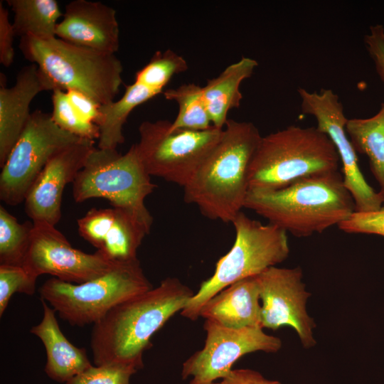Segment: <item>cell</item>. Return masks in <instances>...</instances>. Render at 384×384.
<instances>
[{
	"mask_svg": "<svg viewBox=\"0 0 384 384\" xmlns=\"http://www.w3.org/2000/svg\"><path fill=\"white\" fill-rule=\"evenodd\" d=\"M193 291L176 277L111 309L93 324L90 346L95 366H144L143 353L151 338L175 314L181 311Z\"/></svg>",
	"mask_w": 384,
	"mask_h": 384,
	"instance_id": "6da1fadb",
	"label": "cell"
},
{
	"mask_svg": "<svg viewBox=\"0 0 384 384\" xmlns=\"http://www.w3.org/2000/svg\"><path fill=\"white\" fill-rule=\"evenodd\" d=\"M261 138L253 123L228 119L221 138L183 187L185 202L210 219L232 223L244 208L248 169Z\"/></svg>",
	"mask_w": 384,
	"mask_h": 384,
	"instance_id": "7a4b0ae2",
	"label": "cell"
},
{
	"mask_svg": "<svg viewBox=\"0 0 384 384\" xmlns=\"http://www.w3.org/2000/svg\"><path fill=\"white\" fill-rule=\"evenodd\" d=\"M244 208L299 238L338 225L356 211L338 171L302 178L279 189L248 190Z\"/></svg>",
	"mask_w": 384,
	"mask_h": 384,
	"instance_id": "3957f363",
	"label": "cell"
},
{
	"mask_svg": "<svg viewBox=\"0 0 384 384\" xmlns=\"http://www.w3.org/2000/svg\"><path fill=\"white\" fill-rule=\"evenodd\" d=\"M339 158L316 127L289 126L262 137L248 169L249 190H275L299 179L338 171Z\"/></svg>",
	"mask_w": 384,
	"mask_h": 384,
	"instance_id": "277c9868",
	"label": "cell"
},
{
	"mask_svg": "<svg viewBox=\"0 0 384 384\" xmlns=\"http://www.w3.org/2000/svg\"><path fill=\"white\" fill-rule=\"evenodd\" d=\"M24 58L36 64L54 90L81 92L100 105L114 100L122 83L123 66L114 54L78 46L57 37L20 39Z\"/></svg>",
	"mask_w": 384,
	"mask_h": 384,
	"instance_id": "5b68a950",
	"label": "cell"
},
{
	"mask_svg": "<svg viewBox=\"0 0 384 384\" xmlns=\"http://www.w3.org/2000/svg\"><path fill=\"white\" fill-rule=\"evenodd\" d=\"M232 223L235 231L233 247L218 260L213 274L201 283L181 311L184 318L198 319L203 306L217 293L238 281L259 275L288 257L287 233L283 229L264 225L242 211Z\"/></svg>",
	"mask_w": 384,
	"mask_h": 384,
	"instance_id": "8992f818",
	"label": "cell"
},
{
	"mask_svg": "<svg viewBox=\"0 0 384 384\" xmlns=\"http://www.w3.org/2000/svg\"><path fill=\"white\" fill-rule=\"evenodd\" d=\"M156 188L135 144L124 154L117 149L95 148L73 183V196L76 203L107 199L112 207L127 212L150 233L153 218L144 201Z\"/></svg>",
	"mask_w": 384,
	"mask_h": 384,
	"instance_id": "52a82bcc",
	"label": "cell"
},
{
	"mask_svg": "<svg viewBox=\"0 0 384 384\" xmlns=\"http://www.w3.org/2000/svg\"><path fill=\"white\" fill-rule=\"evenodd\" d=\"M151 288L137 259L117 263L102 276L81 284L48 279L39 293L62 319L84 326L95 324L116 305Z\"/></svg>",
	"mask_w": 384,
	"mask_h": 384,
	"instance_id": "ba28073f",
	"label": "cell"
},
{
	"mask_svg": "<svg viewBox=\"0 0 384 384\" xmlns=\"http://www.w3.org/2000/svg\"><path fill=\"white\" fill-rule=\"evenodd\" d=\"M223 129L203 131L173 129L171 122L144 121L135 144L138 156L151 176L183 187L222 137Z\"/></svg>",
	"mask_w": 384,
	"mask_h": 384,
	"instance_id": "9c48e42d",
	"label": "cell"
},
{
	"mask_svg": "<svg viewBox=\"0 0 384 384\" xmlns=\"http://www.w3.org/2000/svg\"><path fill=\"white\" fill-rule=\"evenodd\" d=\"M81 139L60 128L51 114L36 110L1 167L0 198L16 206L25 198L48 161Z\"/></svg>",
	"mask_w": 384,
	"mask_h": 384,
	"instance_id": "30bf717a",
	"label": "cell"
},
{
	"mask_svg": "<svg viewBox=\"0 0 384 384\" xmlns=\"http://www.w3.org/2000/svg\"><path fill=\"white\" fill-rule=\"evenodd\" d=\"M203 329V348L183 363L181 377L191 378L188 384H213L226 377L245 354L277 353L282 347L281 339L267 334L261 326L232 329L206 319Z\"/></svg>",
	"mask_w": 384,
	"mask_h": 384,
	"instance_id": "8fae6325",
	"label": "cell"
},
{
	"mask_svg": "<svg viewBox=\"0 0 384 384\" xmlns=\"http://www.w3.org/2000/svg\"><path fill=\"white\" fill-rule=\"evenodd\" d=\"M297 92L302 113L314 117L316 127L329 137L336 148L343 183L353 197L356 211L379 209L384 203V196L367 183L360 169L357 152L346 131L348 119L338 96L331 89H321L318 92L299 87Z\"/></svg>",
	"mask_w": 384,
	"mask_h": 384,
	"instance_id": "7c38bea8",
	"label": "cell"
},
{
	"mask_svg": "<svg viewBox=\"0 0 384 384\" xmlns=\"http://www.w3.org/2000/svg\"><path fill=\"white\" fill-rule=\"evenodd\" d=\"M33 223L23 267L36 279L48 274L64 282L81 284L102 276L117 264L97 250L89 254L74 248L55 225Z\"/></svg>",
	"mask_w": 384,
	"mask_h": 384,
	"instance_id": "4fadbf2b",
	"label": "cell"
},
{
	"mask_svg": "<svg viewBox=\"0 0 384 384\" xmlns=\"http://www.w3.org/2000/svg\"><path fill=\"white\" fill-rule=\"evenodd\" d=\"M300 267H271L257 275L261 304V326L277 330L291 326L304 348L314 347L316 323L306 310L311 294L305 289Z\"/></svg>",
	"mask_w": 384,
	"mask_h": 384,
	"instance_id": "5bb4252c",
	"label": "cell"
},
{
	"mask_svg": "<svg viewBox=\"0 0 384 384\" xmlns=\"http://www.w3.org/2000/svg\"><path fill=\"white\" fill-rule=\"evenodd\" d=\"M95 141L81 139L54 155L30 188L24 201L25 212L33 222L55 225L61 218L65 186L73 183L95 149Z\"/></svg>",
	"mask_w": 384,
	"mask_h": 384,
	"instance_id": "9a60e30c",
	"label": "cell"
},
{
	"mask_svg": "<svg viewBox=\"0 0 384 384\" xmlns=\"http://www.w3.org/2000/svg\"><path fill=\"white\" fill-rule=\"evenodd\" d=\"M82 238L116 263L135 260L137 252L149 232L132 215L117 208H92L78 219Z\"/></svg>",
	"mask_w": 384,
	"mask_h": 384,
	"instance_id": "2e32d148",
	"label": "cell"
},
{
	"mask_svg": "<svg viewBox=\"0 0 384 384\" xmlns=\"http://www.w3.org/2000/svg\"><path fill=\"white\" fill-rule=\"evenodd\" d=\"M55 36L78 46L114 54L119 46L116 11L100 1H72L57 25Z\"/></svg>",
	"mask_w": 384,
	"mask_h": 384,
	"instance_id": "e0dca14e",
	"label": "cell"
},
{
	"mask_svg": "<svg viewBox=\"0 0 384 384\" xmlns=\"http://www.w3.org/2000/svg\"><path fill=\"white\" fill-rule=\"evenodd\" d=\"M54 87L36 65L23 67L11 87H0V166L21 134L31 114L29 107L40 92Z\"/></svg>",
	"mask_w": 384,
	"mask_h": 384,
	"instance_id": "ac0fdd59",
	"label": "cell"
},
{
	"mask_svg": "<svg viewBox=\"0 0 384 384\" xmlns=\"http://www.w3.org/2000/svg\"><path fill=\"white\" fill-rule=\"evenodd\" d=\"M260 300L257 275L247 277L210 298L203 306L200 317L232 329L261 326Z\"/></svg>",
	"mask_w": 384,
	"mask_h": 384,
	"instance_id": "d6986e66",
	"label": "cell"
},
{
	"mask_svg": "<svg viewBox=\"0 0 384 384\" xmlns=\"http://www.w3.org/2000/svg\"><path fill=\"white\" fill-rule=\"evenodd\" d=\"M43 318L30 331L38 337L46 351L45 372L52 380L67 383L92 365L85 348L72 344L60 329L55 311L41 299Z\"/></svg>",
	"mask_w": 384,
	"mask_h": 384,
	"instance_id": "ffe728a7",
	"label": "cell"
},
{
	"mask_svg": "<svg viewBox=\"0 0 384 384\" xmlns=\"http://www.w3.org/2000/svg\"><path fill=\"white\" fill-rule=\"evenodd\" d=\"M257 65L256 60L242 57L202 87L204 101L215 127L223 129L229 110L240 106L242 99L240 84L251 77Z\"/></svg>",
	"mask_w": 384,
	"mask_h": 384,
	"instance_id": "44dd1931",
	"label": "cell"
},
{
	"mask_svg": "<svg viewBox=\"0 0 384 384\" xmlns=\"http://www.w3.org/2000/svg\"><path fill=\"white\" fill-rule=\"evenodd\" d=\"M159 93L156 90L134 82L127 86L119 100L100 105V117L97 124L100 129L98 148L116 149L122 144L124 142L123 126L131 112Z\"/></svg>",
	"mask_w": 384,
	"mask_h": 384,
	"instance_id": "7402d4cb",
	"label": "cell"
},
{
	"mask_svg": "<svg viewBox=\"0 0 384 384\" xmlns=\"http://www.w3.org/2000/svg\"><path fill=\"white\" fill-rule=\"evenodd\" d=\"M346 131L356 152L368 158L371 172L384 196V102L370 117L348 119Z\"/></svg>",
	"mask_w": 384,
	"mask_h": 384,
	"instance_id": "603a6c76",
	"label": "cell"
},
{
	"mask_svg": "<svg viewBox=\"0 0 384 384\" xmlns=\"http://www.w3.org/2000/svg\"><path fill=\"white\" fill-rule=\"evenodd\" d=\"M14 13L15 36L39 40L55 38L58 19L63 15L55 0H7Z\"/></svg>",
	"mask_w": 384,
	"mask_h": 384,
	"instance_id": "cb8c5ba5",
	"label": "cell"
},
{
	"mask_svg": "<svg viewBox=\"0 0 384 384\" xmlns=\"http://www.w3.org/2000/svg\"><path fill=\"white\" fill-rule=\"evenodd\" d=\"M166 100L178 104V112L173 129L203 131L210 129V117L204 101L202 87L194 83L183 84L176 88L163 92Z\"/></svg>",
	"mask_w": 384,
	"mask_h": 384,
	"instance_id": "d4e9b609",
	"label": "cell"
},
{
	"mask_svg": "<svg viewBox=\"0 0 384 384\" xmlns=\"http://www.w3.org/2000/svg\"><path fill=\"white\" fill-rule=\"evenodd\" d=\"M33 223H18L0 206V265L23 266L30 247Z\"/></svg>",
	"mask_w": 384,
	"mask_h": 384,
	"instance_id": "484cf974",
	"label": "cell"
},
{
	"mask_svg": "<svg viewBox=\"0 0 384 384\" xmlns=\"http://www.w3.org/2000/svg\"><path fill=\"white\" fill-rule=\"evenodd\" d=\"M188 69L186 60L171 50L157 51L150 61L135 75L134 82L162 92L176 74Z\"/></svg>",
	"mask_w": 384,
	"mask_h": 384,
	"instance_id": "4316f807",
	"label": "cell"
},
{
	"mask_svg": "<svg viewBox=\"0 0 384 384\" xmlns=\"http://www.w3.org/2000/svg\"><path fill=\"white\" fill-rule=\"evenodd\" d=\"M53 122L62 129L81 139L95 141L100 136L97 124L82 119L70 104L65 91L56 89L52 95Z\"/></svg>",
	"mask_w": 384,
	"mask_h": 384,
	"instance_id": "83f0119b",
	"label": "cell"
},
{
	"mask_svg": "<svg viewBox=\"0 0 384 384\" xmlns=\"http://www.w3.org/2000/svg\"><path fill=\"white\" fill-rule=\"evenodd\" d=\"M36 278L31 276L23 266L0 265V316L6 309L15 292L33 295L36 290Z\"/></svg>",
	"mask_w": 384,
	"mask_h": 384,
	"instance_id": "f1b7e54d",
	"label": "cell"
},
{
	"mask_svg": "<svg viewBox=\"0 0 384 384\" xmlns=\"http://www.w3.org/2000/svg\"><path fill=\"white\" fill-rule=\"evenodd\" d=\"M137 371L131 365L92 366L65 384H130L132 375Z\"/></svg>",
	"mask_w": 384,
	"mask_h": 384,
	"instance_id": "f546056e",
	"label": "cell"
},
{
	"mask_svg": "<svg viewBox=\"0 0 384 384\" xmlns=\"http://www.w3.org/2000/svg\"><path fill=\"white\" fill-rule=\"evenodd\" d=\"M338 226L348 233L375 234L384 237V203L376 210L353 212Z\"/></svg>",
	"mask_w": 384,
	"mask_h": 384,
	"instance_id": "4dcf8cb0",
	"label": "cell"
},
{
	"mask_svg": "<svg viewBox=\"0 0 384 384\" xmlns=\"http://www.w3.org/2000/svg\"><path fill=\"white\" fill-rule=\"evenodd\" d=\"M366 50L372 59L376 73L384 84V27L380 24L370 26L364 36Z\"/></svg>",
	"mask_w": 384,
	"mask_h": 384,
	"instance_id": "1f68e13d",
	"label": "cell"
},
{
	"mask_svg": "<svg viewBox=\"0 0 384 384\" xmlns=\"http://www.w3.org/2000/svg\"><path fill=\"white\" fill-rule=\"evenodd\" d=\"M15 37L12 23L9 21L8 10L0 2V63L9 67L14 60L13 46Z\"/></svg>",
	"mask_w": 384,
	"mask_h": 384,
	"instance_id": "d6a6232c",
	"label": "cell"
},
{
	"mask_svg": "<svg viewBox=\"0 0 384 384\" xmlns=\"http://www.w3.org/2000/svg\"><path fill=\"white\" fill-rule=\"evenodd\" d=\"M69 101L75 110L85 120L97 124L100 105L85 94L73 90L66 91Z\"/></svg>",
	"mask_w": 384,
	"mask_h": 384,
	"instance_id": "836d02e7",
	"label": "cell"
},
{
	"mask_svg": "<svg viewBox=\"0 0 384 384\" xmlns=\"http://www.w3.org/2000/svg\"><path fill=\"white\" fill-rule=\"evenodd\" d=\"M213 384H282L265 378L260 373L250 368L233 369L223 379Z\"/></svg>",
	"mask_w": 384,
	"mask_h": 384,
	"instance_id": "e575fe53",
	"label": "cell"
}]
</instances>
